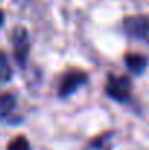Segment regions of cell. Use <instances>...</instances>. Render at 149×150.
Wrapping results in <instances>:
<instances>
[{
    "label": "cell",
    "instance_id": "cell-1",
    "mask_svg": "<svg viewBox=\"0 0 149 150\" xmlns=\"http://www.w3.org/2000/svg\"><path fill=\"white\" fill-rule=\"evenodd\" d=\"M130 91H132V85L126 76H110L108 77L107 85H105V92L110 98L118 100V102H124L129 99Z\"/></svg>",
    "mask_w": 149,
    "mask_h": 150
},
{
    "label": "cell",
    "instance_id": "cell-2",
    "mask_svg": "<svg viewBox=\"0 0 149 150\" xmlns=\"http://www.w3.org/2000/svg\"><path fill=\"white\" fill-rule=\"evenodd\" d=\"M86 82V73L82 70H69L60 80V86H58V93L60 96H67L70 93H73L79 86H82Z\"/></svg>",
    "mask_w": 149,
    "mask_h": 150
},
{
    "label": "cell",
    "instance_id": "cell-3",
    "mask_svg": "<svg viewBox=\"0 0 149 150\" xmlns=\"http://www.w3.org/2000/svg\"><path fill=\"white\" fill-rule=\"evenodd\" d=\"M124 29L130 37L148 38L149 37V18L148 16H129L124 19Z\"/></svg>",
    "mask_w": 149,
    "mask_h": 150
},
{
    "label": "cell",
    "instance_id": "cell-4",
    "mask_svg": "<svg viewBox=\"0 0 149 150\" xmlns=\"http://www.w3.org/2000/svg\"><path fill=\"white\" fill-rule=\"evenodd\" d=\"M13 52H15V58L16 61L24 66L28 57V51H29V42H28V34L24 28H16L13 31Z\"/></svg>",
    "mask_w": 149,
    "mask_h": 150
},
{
    "label": "cell",
    "instance_id": "cell-5",
    "mask_svg": "<svg viewBox=\"0 0 149 150\" xmlns=\"http://www.w3.org/2000/svg\"><path fill=\"white\" fill-rule=\"evenodd\" d=\"M124 61H126L127 67H129L132 71H135V73H142V71L145 70V67H146V63H148L146 57H143V55H140V54H136V52L127 54V55L124 57Z\"/></svg>",
    "mask_w": 149,
    "mask_h": 150
},
{
    "label": "cell",
    "instance_id": "cell-6",
    "mask_svg": "<svg viewBox=\"0 0 149 150\" xmlns=\"http://www.w3.org/2000/svg\"><path fill=\"white\" fill-rule=\"evenodd\" d=\"M16 105L15 96L12 93H1L0 95V117H7Z\"/></svg>",
    "mask_w": 149,
    "mask_h": 150
},
{
    "label": "cell",
    "instance_id": "cell-7",
    "mask_svg": "<svg viewBox=\"0 0 149 150\" xmlns=\"http://www.w3.org/2000/svg\"><path fill=\"white\" fill-rule=\"evenodd\" d=\"M10 76H12V70H10L9 61H7L4 52L0 51V80L6 82L10 79Z\"/></svg>",
    "mask_w": 149,
    "mask_h": 150
},
{
    "label": "cell",
    "instance_id": "cell-8",
    "mask_svg": "<svg viewBox=\"0 0 149 150\" xmlns=\"http://www.w3.org/2000/svg\"><path fill=\"white\" fill-rule=\"evenodd\" d=\"M7 150H29V143L25 137L19 136L16 139H13L9 146H7Z\"/></svg>",
    "mask_w": 149,
    "mask_h": 150
},
{
    "label": "cell",
    "instance_id": "cell-9",
    "mask_svg": "<svg viewBox=\"0 0 149 150\" xmlns=\"http://www.w3.org/2000/svg\"><path fill=\"white\" fill-rule=\"evenodd\" d=\"M3 21H4V15H3V12L0 10V26H1V23H3Z\"/></svg>",
    "mask_w": 149,
    "mask_h": 150
}]
</instances>
